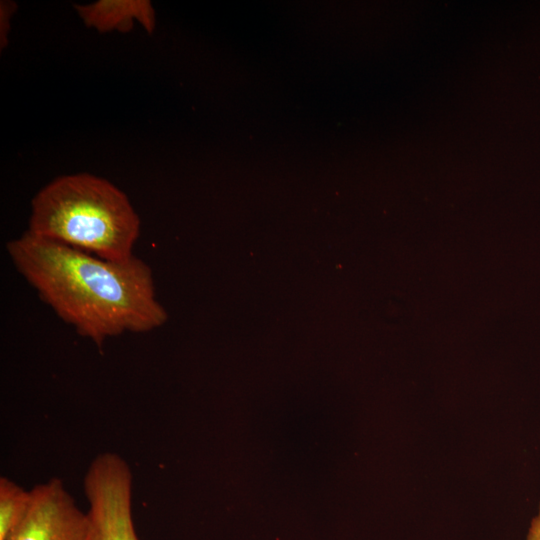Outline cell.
Returning <instances> with one entry per match:
<instances>
[{
  "label": "cell",
  "mask_w": 540,
  "mask_h": 540,
  "mask_svg": "<svg viewBox=\"0 0 540 540\" xmlns=\"http://www.w3.org/2000/svg\"><path fill=\"white\" fill-rule=\"evenodd\" d=\"M6 250L41 300L99 348L107 338L149 332L167 320L152 271L135 256L106 260L27 231Z\"/></svg>",
  "instance_id": "1"
},
{
  "label": "cell",
  "mask_w": 540,
  "mask_h": 540,
  "mask_svg": "<svg viewBox=\"0 0 540 540\" xmlns=\"http://www.w3.org/2000/svg\"><path fill=\"white\" fill-rule=\"evenodd\" d=\"M141 220L128 196L102 177L59 176L33 197L27 232L111 261L132 258Z\"/></svg>",
  "instance_id": "2"
},
{
  "label": "cell",
  "mask_w": 540,
  "mask_h": 540,
  "mask_svg": "<svg viewBox=\"0 0 540 540\" xmlns=\"http://www.w3.org/2000/svg\"><path fill=\"white\" fill-rule=\"evenodd\" d=\"M95 540H138L132 515L133 473L117 453L102 452L83 478Z\"/></svg>",
  "instance_id": "3"
},
{
  "label": "cell",
  "mask_w": 540,
  "mask_h": 540,
  "mask_svg": "<svg viewBox=\"0 0 540 540\" xmlns=\"http://www.w3.org/2000/svg\"><path fill=\"white\" fill-rule=\"evenodd\" d=\"M22 523L7 540H95L83 512L59 478L35 485Z\"/></svg>",
  "instance_id": "4"
},
{
  "label": "cell",
  "mask_w": 540,
  "mask_h": 540,
  "mask_svg": "<svg viewBox=\"0 0 540 540\" xmlns=\"http://www.w3.org/2000/svg\"><path fill=\"white\" fill-rule=\"evenodd\" d=\"M84 25L101 33L129 32L138 23L148 33L156 28V12L149 0H98L75 4Z\"/></svg>",
  "instance_id": "5"
},
{
  "label": "cell",
  "mask_w": 540,
  "mask_h": 540,
  "mask_svg": "<svg viewBox=\"0 0 540 540\" xmlns=\"http://www.w3.org/2000/svg\"><path fill=\"white\" fill-rule=\"evenodd\" d=\"M30 500V489H24L8 477L0 478V540H7L19 527Z\"/></svg>",
  "instance_id": "6"
},
{
  "label": "cell",
  "mask_w": 540,
  "mask_h": 540,
  "mask_svg": "<svg viewBox=\"0 0 540 540\" xmlns=\"http://www.w3.org/2000/svg\"><path fill=\"white\" fill-rule=\"evenodd\" d=\"M17 4L13 1L4 0L0 3V47L1 50L8 44V34L11 28V20L16 12Z\"/></svg>",
  "instance_id": "7"
},
{
  "label": "cell",
  "mask_w": 540,
  "mask_h": 540,
  "mask_svg": "<svg viewBox=\"0 0 540 540\" xmlns=\"http://www.w3.org/2000/svg\"><path fill=\"white\" fill-rule=\"evenodd\" d=\"M527 540H540V512L532 522Z\"/></svg>",
  "instance_id": "8"
}]
</instances>
